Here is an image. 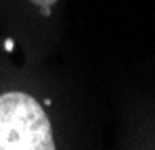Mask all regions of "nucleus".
I'll list each match as a JSON object with an SVG mask.
<instances>
[{
  "mask_svg": "<svg viewBox=\"0 0 155 150\" xmlns=\"http://www.w3.org/2000/svg\"><path fill=\"white\" fill-rule=\"evenodd\" d=\"M51 121L38 100L23 92L0 96V150H52Z\"/></svg>",
  "mask_w": 155,
  "mask_h": 150,
  "instance_id": "obj_1",
  "label": "nucleus"
},
{
  "mask_svg": "<svg viewBox=\"0 0 155 150\" xmlns=\"http://www.w3.org/2000/svg\"><path fill=\"white\" fill-rule=\"evenodd\" d=\"M31 2H34V4H40V6L46 8V6H51L52 2H57V0H31Z\"/></svg>",
  "mask_w": 155,
  "mask_h": 150,
  "instance_id": "obj_2",
  "label": "nucleus"
}]
</instances>
